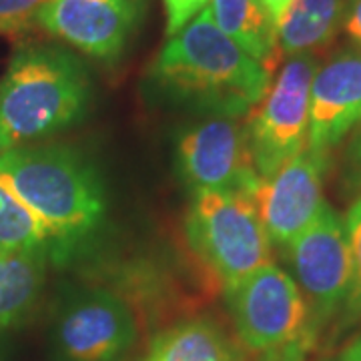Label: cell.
Masks as SVG:
<instances>
[{"label":"cell","mask_w":361,"mask_h":361,"mask_svg":"<svg viewBox=\"0 0 361 361\" xmlns=\"http://www.w3.org/2000/svg\"><path fill=\"white\" fill-rule=\"evenodd\" d=\"M151 78L171 103L205 116L239 118L265 97L273 71L229 39L207 6L169 37L153 63Z\"/></svg>","instance_id":"cell-1"},{"label":"cell","mask_w":361,"mask_h":361,"mask_svg":"<svg viewBox=\"0 0 361 361\" xmlns=\"http://www.w3.org/2000/svg\"><path fill=\"white\" fill-rule=\"evenodd\" d=\"M0 187L42 225L54 263L66 261L104 223L99 171L65 145L35 142L0 153Z\"/></svg>","instance_id":"cell-2"},{"label":"cell","mask_w":361,"mask_h":361,"mask_svg":"<svg viewBox=\"0 0 361 361\" xmlns=\"http://www.w3.org/2000/svg\"><path fill=\"white\" fill-rule=\"evenodd\" d=\"M89 101L90 78L78 59L61 47H23L0 87V153L71 129Z\"/></svg>","instance_id":"cell-3"},{"label":"cell","mask_w":361,"mask_h":361,"mask_svg":"<svg viewBox=\"0 0 361 361\" xmlns=\"http://www.w3.org/2000/svg\"><path fill=\"white\" fill-rule=\"evenodd\" d=\"M225 301L237 341L245 351L257 355L307 351L315 341L317 331L305 297L295 279L273 263L227 285Z\"/></svg>","instance_id":"cell-4"},{"label":"cell","mask_w":361,"mask_h":361,"mask_svg":"<svg viewBox=\"0 0 361 361\" xmlns=\"http://www.w3.org/2000/svg\"><path fill=\"white\" fill-rule=\"evenodd\" d=\"M185 233L195 255L223 287L237 283L271 263V241L253 203L241 195L203 191L193 195Z\"/></svg>","instance_id":"cell-5"},{"label":"cell","mask_w":361,"mask_h":361,"mask_svg":"<svg viewBox=\"0 0 361 361\" xmlns=\"http://www.w3.org/2000/svg\"><path fill=\"white\" fill-rule=\"evenodd\" d=\"M317 68L313 52L287 56L265 97L249 113V151L261 179L273 177L307 147L311 85Z\"/></svg>","instance_id":"cell-6"},{"label":"cell","mask_w":361,"mask_h":361,"mask_svg":"<svg viewBox=\"0 0 361 361\" xmlns=\"http://www.w3.org/2000/svg\"><path fill=\"white\" fill-rule=\"evenodd\" d=\"M139 336L135 311L104 287L77 289L51 323L52 361H125Z\"/></svg>","instance_id":"cell-7"},{"label":"cell","mask_w":361,"mask_h":361,"mask_svg":"<svg viewBox=\"0 0 361 361\" xmlns=\"http://www.w3.org/2000/svg\"><path fill=\"white\" fill-rule=\"evenodd\" d=\"M175 169L191 195L225 191L251 203L263 180L253 165L247 129L231 116H205L180 130Z\"/></svg>","instance_id":"cell-8"},{"label":"cell","mask_w":361,"mask_h":361,"mask_svg":"<svg viewBox=\"0 0 361 361\" xmlns=\"http://www.w3.org/2000/svg\"><path fill=\"white\" fill-rule=\"evenodd\" d=\"M287 249L293 279L310 307L315 331L345 305L353 263L345 221L329 205Z\"/></svg>","instance_id":"cell-9"},{"label":"cell","mask_w":361,"mask_h":361,"mask_svg":"<svg viewBox=\"0 0 361 361\" xmlns=\"http://www.w3.org/2000/svg\"><path fill=\"white\" fill-rule=\"evenodd\" d=\"M145 14V0H44L39 23L54 39L97 61L115 63Z\"/></svg>","instance_id":"cell-10"},{"label":"cell","mask_w":361,"mask_h":361,"mask_svg":"<svg viewBox=\"0 0 361 361\" xmlns=\"http://www.w3.org/2000/svg\"><path fill=\"white\" fill-rule=\"evenodd\" d=\"M327 159L307 147L285 163L273 177L261 180L253 207L271 245L287 247L319 217L323 207V173Z\"/></svg>","instance_id":"cell-11"},{"label":"cell","mask_w":361,"mask_h":361,"mask_svg":"<svg viewBox=\"0 0 361 361\" xmlns=\"http://www.w3.org/2000/svg\"><path fill=\"white\" fill-rule=\"evenodd\" d=\"M361 129V52L343 51L319 65L311 85L307 149L327 159Z\"/></svg>","instance_id":"cell-12"},{"label":"cell","mask_w":361,"mask_h":361,"mask_svg":"<svg viewBox=\"0 0 361 361\" xmlns=\"http://www.w3.org/2000/svg\"><path fill=\"white\" fill-rule=\"evenodd\" d=\"M243 351L217 319L199 315L161 329L139 361H245Z\"/></svg>","instance_id":"cell-13"},{"label":"cell","mask_w":361,"mask_h":361,"mask_svg":"<svg viewBox=\"0 0 361 361\" xmlns=\"http://www.w3.org/2000/svg\"><path fill=\"white\" fill-rule=\"evenodd\" d=\"M209 13L229 39L275 73L281 59L277 23L261 0H211Z\"/></svg>","instance_id":"cell-14"},{"label":"cell","mask_w":361,"mask_h":361,"mask_svg":"<svg viewBox=\"0 0 361 361\" xmlns=\"http://www.w3.org/2000/svg\"><path fill=\"white\" fill-rule=\"evenodd\" d=\"M49 249L0 257V334L16 327L35 310L47 283Z\"/></svg>","instance_id":"cell-15"},{"label":"cell","mask_w":361,"mask_h":361,"mask_svg":"<svg viewBox=\"0 0 361 361\" xmlns=\"http://www.w3.org/2000/svg\"><path fill=\"white\" fill-rule=\"evenodd\" d=\"M348 0H293L277 25V40L285 56L327 47L341 30Z\"/></svg>","instance_id":"cell-16"},{"label":"cell","mask_w":361,"mask_h":361,"mask_svg":"<svg viewBox=\"0 0 361 361\" xmlns=\"http://www.w3.org/2000/svg\"><path fill=\"white\" fill-rule=\"evenodd\" d=\"M30 249L51 253V239L39 221L0 187V257Z\"/></svg>","instance_id":"cell-17"},{"label":"cell","mask_w":361,"mask_h":361,"mask_svg":"<svg viewBox=\"0 0 361 361\" xmlns=\"http://www.w3.org/2000/svg\"><path fill=\"white\" fill-rule=\"evenodd\" d=\"M345 229H348L349 249H351V263H353V277L351 289L345 299V315L357 317L361 315V197H357L345 215Z\"/></svg>","instance_id":"cell-18"},{"label":"cell","mask_w":361,"mask_h":361,"mask_svg":"<svg viewBox=\"0 0 361 361\" xmlns=\"http://www.w3.org/2000/svg\"><path fill=\"white\" fill-rule=\"evenodd\" d=\"M44 0H0V35L25 32L39 20Z\"/></svg>","instance_id":"cell-19"},{"label":"cell","mask_w":361,"mask_h":361,"mask_svg":"<svg viewBox=\"0 0 361 361\" xmlns=\"http://www.w3.org/2000/svg\"><path fill=\"white\" fill-rule=\"evenodd\" d=\"M211 0H163L165 18H167V37L177 35L180 28L189 25L197 14L205 11Z\"/></svg>","instance_id":"cell-20"},{"label":"cell","mask_w":361,"mask_h":361,"mask_svg":"<svg viewBox=\"0 0 361 361\" xmlns=\"http://www.w3.org/2000/svg\"><path fill=\"white\" fill-rule=\"evenodd\" d=\"M341 30L355 47V51L361 52V0H348Z\"/></svg>","instance_id":"cell-21"},{"label":"cell","mask_w":361,"mask_h":361,"mask_svg":"<svg viewBox=\"0 0 361 361\" xmlns=\"http://www.w3.org/2000/svg\"><path fill=\"white\" fill-rule=\"evenodd\" d=\"M348 167L351 179L361 187V129L353 135L348 147Z\"/></svg>","instance_id":"cell-22"},{"label":"cell","mask_w":361,"mask_h":361,"mask_svg":"<svg viewBox=\"0 0 361 361\" xmlns=\"http://www.w3.org/2000/svg\"><path fill=\"white\" fill-rule=\"evenodd\" d=\"M327 361H361V334L355 339H351L336 357Z\"/></svg>","instance_id":"cell-23"},{"label":"cell","mask_w":361,"mask_h":361,"mask_svg":"<svg viewBox=\"0 0 361 361\" xmlns=\"http://www.w3.org/2000/svg\"><path fill=\"white\" fill-rule=\"evenodd\" d=\"M261 2H263L265 8L269 11V14L273 16V20L279 25V20H281L285 16V13L289 11V6H291L293 0H261Z\"/></svg>","instance_id":"cell-24"},{"label":"cell","mask_w":361,"mask_h":361,"mask_svg":"<svg viewBox=\"0 0 361 361\" xmlns=\"http://www.w3.org/2000/svg\"><path fill=\"white\" fill-rule=\"evenodd\" d=\"M305 349H289L283 353H275V355H265V361H303L305 357Z\"/></svg>","instance_id":"cell-25"}]
</instances>
